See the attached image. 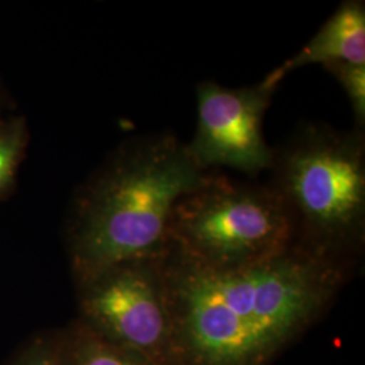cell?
<instances>
[{
  "label": "cell",
  "instance_id": "obj_1",
  "mask_svg": "<svg viewBox=\"0 0 365 365\" xmlns=\"http://www.w3.org/2000/svg\"><path fill=\"white\" fill-rule=\"evenodd\" d=\"M173 365H265L327 310L344 264L298 247L218 268L170 244L158 257Z\"/></svg>",
  "mask_w": 365,
  "mask_h": 365
},
{
  "label": "cell",
  "instance_id": "obj_2",
  "mask_svg": "<svg viewBox=\"0 0 365 365\" xmlns=\"http://www.w3.org/2000/svg\"><path fill=\"white\" fill-rule=\"evenodd\" d=\"M209 175L175 134L120 145L75 200L68 250L76 283L122 262L160 257L175 205Z\"/></svg>",
  "mask_w": 365,
  "mask_h": 365
},
{
  "label": "cell",
  "instance_id": "obj_3",
  "mask_svg": "<svg viewBox=\"0 0 365 365\" xmlns=\"http://www.w3.org/2000/svg\"><path fill=\"white\" fill-rule=\"evenodd\" d=\"M268 184L280 197L294 245L331 260L365 235V133L304 123L274 148ZM344 264V262H342Z\"/></svg>",
  "mask_w": 365,
  "mask_h": 365
},
{
  "label": "cell",
  "instance_id": "obj_4",
  "mask_svg": "<svg viewBox=\"0 0 365 365\" xmlns=\"http://www.w3.org/2000/svg\"><path fill=\"white\" fill-rule=\"evenodd\" d=\"M168 244L206 265L232 268L277 256L294 247V238L268 182H237L210 172L175 205Z\"/></svg>",
  "mask_w": 365,
  "mask_h": 365
},
{
  "label": "cell",
  "instance_id": "obj_5",
  "mask_svg": "<svg viewBox=\"0 0 365 365\" xmlns=\"http://www.w3.org/2000/svg\"><path fill=\"white\" fill-rule=\"evenodd\" d=\"M84 325L156 365H173L172 327L158 257L128 261L78 283Z\"/></svg>",
  "mask_w": 365,
  "mask_h": 365
},
{
  "label": "cell",
  "instance_id": "obj_6",
  "mask_svg": "<svg viewBox=\"0 0 365 365\" xmlns=\"http://www.w3.org/2000/svg\"><path fill=\"white\" fill-rule=\"evenodd\" d=\"M274 91L264 80L244 88L200 83L195 134L187 144L196 165L205 172L227 167L249 176L269 170L274 148L265 141L262 120Z\"/></svg>",
  "mask_w": 365,
  "mask_h": 365
},
{
  "label": "cell",
  "instance_id": "obj_7",
  "mask_svg": "<svg viewBox=\"0 0 365 365\" xmlns=\"http://www.w3.org/2000/svg\"><path fill=\"white\" fill-rule=\"evenodd\" d=\"M336 63L356 66L365 64V3L363 0H345L327 19L318 33L299 52L277 66L264 83L277 88L289 72L302 66Z\"/></svg>",
  "mask_w": 365,
  "mask_h": 365
},
{
  "label": "cell",
  "instance_id": "obj_8",
  "mask_svg": "<svg viewBox=\"0 0 365 365\" xmlns=\"http://www.w3.org/2000/svg\"><path fill=\"white\" fill-rule=\"evenodd\" d=\"M63 365H156L140 353L102 337L76 321L57 333Z\"/></svg>",
  "mask_w": 365,
  "mask_h": 365
},
{
  "label": "cell",
  "instance_id": "obj_9",
  "mask_svg": "<svg viewBox=\"0 0 365 365\" xmlns=\"http://www.w3.org/2000/svg\"><path fill=\"white\" fill-rule=\"evenodd\" d=\"M27 144L29 130L25 118H0V200L14 188Z\"/></svg>",
  "mask_w": 365,
  "mask_h": 365
},
{
  "label": "cell",
  "instance_id": "obj_10",
  "mask_svg": "<svg viewBox=\"0 0 365 365\" xmlns=\"http://www.w3.org/2000/svg\"><path fill=\"white\" fill-rule=\"evenodd\" d=\"M327 71L339 80L352 106L356 129H365V64L356 66L348 63H336L327 66Z\"/></svg>",
  "mask_w": 365,
  "mask_h": 365
},
{
  "label": "cell",
  "instance_id": "obj_11",
  "mask_svg": "<svg viewBox=\"0 0 365 365\" xmlns=\"http://www.w3.org/2000/svg\"><path fill=\"white\" fill-rule=\"evenodd\" d=\"M9 365H63L57 334H38L15 353Z\"/></svg>",
  "mask_w": 365,
  "mask_h": 365
}]
</instances>
